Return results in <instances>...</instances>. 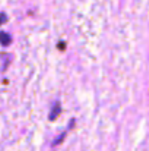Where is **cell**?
Returning a JSON list of instances; mask_svg holds the SVG:
<instances>
[{
	"mask_svg": "<svg viewBox=\"0 0 149 151\" xmlns=\"http://www.w3.org/2000/svg\"><path fill=\"white\" fill-rule=\"evenodd\" d=\"M58 113H60V103L57 101V103H54L53 111L50 113V120H54V119H56V114H58Z\"/></svg>",
	"mask_w": 149,
	"mask_h": 151,
	"instance_id": "6da1fadb",
	"label": "cell"
},
{
	"mask_svg": "<svg viewBox=\"0 0 149 151\" xmlns=\"http://www.w3.org/2000/svg\"><path fill=\"white\" fill-rule=\"evenodd\" d=\"M0 41H1V44H3V46H7V44L10 43V37H9L7 34L0 32Z\"/></svg>",
	"mask_w": 149,
	"mask_h": 151,
	"instance_id": "7a4b0ae2",
	"label": "cell"
},
{
	"mask_svg": "<svg viewBox=\"0 0 149 151\" xmlns=\"http://www.w3.org/2000/svg\"><path fill=\"white\" fill-rule=\"evenodd\" d=\"M3 21H6V15H4V13H1V15H0V24H1Z\"/></svg>",
	"mask_w": 149,
	"mask_h": 151,
	"instance_id": "3957f363",
	"label": "cell"
}]
</instances>
